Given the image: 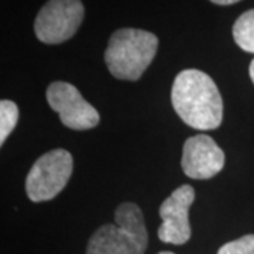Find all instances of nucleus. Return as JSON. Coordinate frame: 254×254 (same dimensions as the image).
<instances>
[{
    "mask_svg": "<svg viewBox=\"0 0 254 254\" xmlns=\"http://www.w3.org/2000/svg\"><path fill=\"white\" fill-rule=\"evenodd\" d=\"M171 100L177 115L192 128L215 130L223 120V100L218 86L199 69H185L175 76Z\"/></svg>",
    "mask_w": 254,
    "mask_h": 254,
    "instance_id": "nucleus-1",
    "label": "nucleus"
},
{
    "mask_svg": "<svg viewBox=\"0 0 254 254\" xmlns=\"http://www.w3.org/2000/svg\"><path fill=\"white\" fill-rule=\"evenodd\" d=\"M158 38L144 30L120 28L115 31L105 51V63L110 73L123 81H137L153 63Z\"/></svg>",
    "mask_w": 254,
    "mask_h": 254,
    "instance_id": "nucleus-2",
    "label": "nucleus"
},
{
    "mask_svg": "<svg viewBox=\"0 0 254 254\" xmlns=\"http://www.w3.org/2000/svg\"><path fill=\"white\" fill-rule=\"evenodd\" d=\"M116 225L99 227L86 247V254H144L148 233L136 203L125 202L115 212Z\"/></svg>",
    "mask_w": 254,
    "mask_h": 254,
    "instance_id": "nucleus-3",
    "label": "nucleus"
},
{
    "mask_svg": "<svg viewBox=\"0 0 254 254\" xmlns=\"http://www.w3.org/2000/svg\"><path fill=\"white\" fill-rule=\"evenodd\" d=\"M72 170V155L64 148H55L41 155L33 164L26 178L27 196L33 202L53 199L65 188Z\"/></svg>",
    "mask_w": 254,
    "mask_h": 254,
    "instance_id": "nucleus-4",
    "label": "nucleus"
},
{
    "mask_svg": "<svg viewBox=\"0 0 254 254\" xmlns=\"http://www.w3.org/2000/svg\"><path fill=\"white\" fill-rule=\"evenodd\" d=\"M83 16L81 0H48L36 17L37 38L44 44H61L78 31Z\"/></svg>",
    "mask_w": 254,
    "mask_h": 254,
    "instance_id": "nucleus-5",
    "label": "nucleus"
},
{
    "mask_svg": "<svg viewBox=\"0 0 254 254\" xmlns=\"http://www.w3.org/2000/svg\"><path fill=\"white\" fill-rule=\"evenodd\" d=\"M50 108L58 113L64 126L72 130H89L99 125V113L81 92L68 82H53L47 89Z\"/></svg>",
    "mask_w": 254,
    "mask_h": 254,
    "instance_id": "nucleus-6",
    "label": "nucleus"
},
{
    "mask_svg": "<svg viewBox=\"0 0 254 254\" xmlns=\"http://www.w3.org/2000/svg\"><path fill=\"white\" fill-rule=\"evenodd\" d=\"M195 199V190L190 185H181L164 200L160 206L158 239L164 243L184 245L190 239V208Z\"/></svg>",
    "mask_w": 254,
    "mask_h": 254,
    "instance_id": "nucleus-7",
    "label": "nucleus"
},
{
    "mask_svg": "<svg viewBox=\"0 0 254 254\" xmlns=\"http://www.w3.org/2000/svg\"><path fill=\"white\" fill-rule=\"evenodd\" d=\"M181 165L185 175L192 180H209L222 171L225 153L212 137L196 134L184 143Z\"/></svg>",
    "mask_w": 254,
    "mask_h": 254,
    "instance_id": "nucleus-8",
    "label": "nucleus"
},
{
    "mask_svg": "<svg viewBox=\"0 0 254 254\" xmlns=\"http://www.w3.org/2000/svg\"><path fill=\"white\" fill-rule=\"evenodd\" d=\"M233 38L243 51L254 54V9L245 11L233 26Z\"/></svg>",
    "mask_w": 254,
    "mask_h": 254,
    "instance_id": "nucleus-9",
    "label": "nucleus"
},
{
    "mask_svg": "<svg viewBox=\"0 0 254 254\" xmlns=\"http://www.w3.org/2000/svg\"><path fill=\"white\" fill-rule=\"evenodd\" d=\"M18 120V108L11 100L0 102V144L6 141Z\"/></svg>",
    "mask_w": 254,
    "mask_h": 254,
    "instance_id": "nucleus-10",
    "label": "nucleus"
},
{
    "mask_svg": "<svg viewBox=\"0 0 254 254\" xmlns=\"http://www.w3.org/2000/svg\"><path fill=\"white\" fill-rule=\"evenodd\" d=\"M218 254H254V235H246L229 242L219 249Z\"/></svg>",
    "mask_w": 254,
    "mask_h": 254,
    "instance_id": "nucleus-11",
    "label": "nucleus"
},
{
    "mask_svg": "<svg viewBox=\"0 0 254 254\" xmlns=\"http://www.w3.org/2000/svg\"><path fill=\"white\" fill-rule=\"evenodd\" d=\"M212 3L215 4H220V6H229V4H233V3H237L240 0H210Z\"/></svg>",
    "mask_w": 254,
    "mask_h": 254,
    "instance_id": "nucleus-12",
    "label": "nucleus"
},
{
    "mask_svg": "<svg viewBox=\"0 0 254 254\" xmlns=\"http://www.w3.org/2000/svg\"><path fill=\"white\" fill-rule=\"evenodd\" d=\"M249 73H250V78H252V81H253V83H254V60L252 61V64H250V68H249Z\"/></svg>",
    "mask_w": 254,
    "mask_h": 254,
    "instance_id": "nucleus-13",
    "label": "nucleus"
},
{
    "mask_svg": "<svg viewBox=\"0 0 254 254\" xmlns=\"http://www.w3.org/2000/svg\"><path fill=\"white\" fill-rule=\"evenodd\" d=\"M158 254H175V253H173V252H161V253H158Z\"/></svg>",
    "mask_w": 254,
    "mask_h": 254,
    "instance_id": "nucleus-14",
    "label": "nucleus"
}]
</instances>
